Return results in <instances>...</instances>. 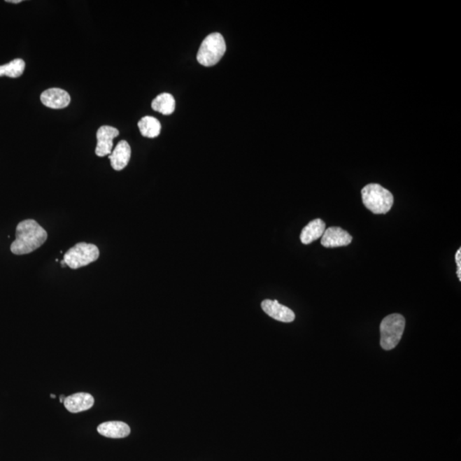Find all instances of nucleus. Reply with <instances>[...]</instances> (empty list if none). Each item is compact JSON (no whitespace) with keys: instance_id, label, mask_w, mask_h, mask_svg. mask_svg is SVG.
Segmentation results:
<instances>
[{"instance_id":"f03ea898","label":"nucleus","mask_w":461,"mask_h":461,"mask_svg":"<svg viewBox=\"0 0 461 461\" xmlns=\"http://www.w3.org/2000/svg\"><path fill=\"white\" fill-rule=\"evenodd\" d=\"M362 202L375 215H385L392 208L394 197L378 184H369L362 190Z\"/></svg>"},{"instance_id":"f257e3e1","label":"nucleus","mask_w":461,"mask_h":461,"mask_svg":"<svg viewBox=\"0 0 461 461\" xmlns=\"http://www.w3.org/2000/svg\"><path fill=\"white\" fill-rule=\"evenodd\" d=\"M48 239V232L36 220H26L19 223L15 231V240L10 250L15 255L34 253L43 246Z\"/></svg>"},{"instance_id":"20e7f679","label":"nucleus","mask_w":461,"mask_h":461,"mask_svg":"<svg viewBox=\"0 0 461 461\" xmlns=\"http://www.w3.org/2000/svg\"><path fill=\"white\" fill-rule=\"evenodd\" d=\"M406 320L400 313L386 316L381 325V346L385 350H391L397 346L404 335Z\"/></svg>"},{"instance_id":"aec40b11","label":"nucleus","mask_w":461,"mask_h":461,"mask_svg":"<svg viewBox=\"0 0 461 461\" xmlns=\"http://www.w3.org/2000/svg\"><path fill=\"white\" fill-rule=\"evenodd\" d=\"M61 266L63 267L67 266V265H66V263L64 261V260H63V261L61 262Z\"/></svg>"},{"instance_id":"6e6552de","label":"nucleus","mask_w":461,"mask_h":461,"mask_svg":"<svg viewBox=\"0 0 461 461\" xmlns=\"http://www.w3.org/2000/svg\"><path fill=\"white\" fill-rule=\"evenodd\" d=\"M352 240L353 238L348 232L338 227H332L325 229L321 238V245L327 248L347 246Z\"/></svg>"},{"instance_id":"7ed1b4c3","label":"nucleus","mask_w":461,"mask_h":461,"mask_svg":"<svg viewBox=\"0 0 461 461\" xmlns=\"http://www.w3.org/2000/svg\"><path fill=\"white\" fill-rule=\"evenodd\" d=\"M227 45L222 34H209L200 45L197 52V61L205 67H211L218 64L226 52Z\"/></svg>"},{"instance_id":"423d86ee","label":"nucleus","mask_w":461,"mask_h":461,"mask_svg":"<svg viewBox=\"0 0 461 461\" xmlns=\"http://www.w3.org/2000/svg\"><path fill=\"white\" fill-rule=\"evenodd\" d=\"M119 135L118 129L111 126H103L97 132V147L95 153L98 157L111 155L113 149L114 139Z\"/></svg>"},{"instance_id":"dca6fc26","label":"nucleus","mask_w":461,"mask_h":461,"mask_svg":"<svg viewBox=\"0 0 461 461\" xmlns=\"http://www.w3.org/2000/svg\"><path fill=\"white\" fill-rule=\"evenodd\" d=\"M25 62L17 58L10 63L0 66V77L7 76L10 78H18L25 71Z\"/></svg>"},{"instance_id":"6ab92c4d","label":"nucleus","mask_w":461,"mask_h":461,"mask_svg":"<svg viewBox=\"0 0 461 461\" xmlns=\"http://www.w3.org/2000/svg\"><path fill=\"white\" fill-rule=\"evenodd\" d=\"M65 398L66 397L64 396V395H62V396L60 397V402H62V404H64Z\"/></svg>"},{"instance_id":"ddd939ff","label":"nucleus","mask_w":461,"mask_h":461,"mask_svg":"<svg viewBox=\"0 0 461 461\" xmlns=\"http://www.w3.org/2000/svg\"><path fill=\"white\" fill-rule=\"evenodd\" d=\"M325 231V223L321 219H315L309 222L301 232L300 239L304 245L315 241L322 237Z\"/></svg>"},{"instance_id":"9d476101","label":"nucleus","mask_w":461,"mask_h":461,"mask_svg":"<svg viewBox=\"0 0 461 461\" xmlns=\"http://www.w3.org/2000/svg\"><path fill=\"white\" fill-rule=\"evenodd\" d=\"M94 397L91 394L79 392L65 398V409L72 413L84 412L94 405Z\"/></svg>"},{"instance_id":"1a4fd4ad","label":"nucleus","mask_w":461,"mask_h":461,"mask_svg":"<svg viewBox=\"0 0 461 461\" xmlns=\"http://www.w3.org/2000/svg\"><path fill=\"white\" fill-rule=\"evenodd\" d=\"M41 100L45 106L52 108H64L71 103V96L60 88L48 89L41 95Z\"/></svg>"},{"instance_id":"9b49d317","label":"nucleus","mask_w":461,"mask_h":461,"mask_svg":"<svg viewBox=\"0 0 461 461\" xmlns=\"http://www.w3.org/2000/svg\"><path fill=\"white\" fill-rule=\"evenodd\" d=\"M98 432L108 439H124L130 435L131 429L124 422L108 421L98 426Z\"/></svg>"},{"instance_id":"2eb2a0df","label":"nucleus","mask_w":461,"mask_h":461,"mask_svg":"<svg viewBox=\"0 0 461 461\" xmlns=\"http://www.w3.org/2000/svg\"><path fill=\"white\" fill-rule=\"evenodd\" d=\"M152 107L162 115H171L176 110V100L171 94H162L153 100Z\"/></svg>"},{"instance_id":"4468645a","label":"nucleus","mask_w":461,"mask_h":461,"mask_svg":"<svg viewBox=\"0 0 461 461\" xmlns=\"http://www.w3.org/2000/svg\"><path fill=\"white\" fill-rule=\"evenodd\" d=\"M138 126L143 136L146 138L154 139L161 133V123L153 116H145L139 122Z\"/></svg>"},{"instance_id":"f3484780","label":"nucleus","mask_w":461,"mask_h":461,"mask_svg":"<svg viewBox=\"0 0 461 461\" xmlns=\"http://www.w3.org/2000/svg\"><path fill=\"white\" fill-rule=\"evenodd\" d=\"M455 261L457 264V276H458L459 281H461V249L457 250Z\"/></svg>"},{"instance_id":"0eeeda50","label":"nucleus","mask_w":461,"mask_h":461,"mask_svg":"<svg viewBox=\"0 0 461 461\" xmlns=\"http://www.w3.org/2000/svg\"><path fill=\"white\" fill-rule=\"evenodd\" d=\"M262 308L267 315L281 322L290 323L295 320L296 315L292 310L281 304L277 300L263 301Z\"/></svg>"},{"instance_id":"f8f14e48","label":"nucleus","mask_w":461,"mask_h":461,"mask_svg":"<svg viewBox=\"0 0 461 461\" xmlns=\"http://www.w3.org/2000/svg\"><path fill=\"white\" fill-rule=\"evenodd\" d=\"M131 147L126 141H120L111 153L110 158L112 168L116 171H121L125 169L130 161Z\"/></svg>"},{"instance_id":"412c9836","label":"nucleus","mask_w":461,"mask_h":461,"mask_svg":"<svg viewBox=\"0 0 461 461\" xmlns=\"http://www.w3.org/2000/svg\"><path fill=\"white\" fill-rule=\"evenodd\" d=\"M51 398H53V399H55V398H56V396H55V395H53V394H52V395H51Z\"/></svg>"},{"instance_id":"a211bd4d","label":"nucleus","mask_w":461,"mask_h":461,"mask_svg":"<svg viewBox=\"0 0 461 461\" xmlns=\"http://www.w3.org/2000/svg\"><path fill=\"white\" fill-rule=\"evenodd\" d=\"M6 2L10 3H19L22 2V0H7Z\"/></svg>"},{"instance_id":"39448f33","label":"nucleus","mask_w":461,"mask_h":461,"mask_svg":"<svg viewBox=\"0 0 461 461\" xmlns=\"http://www.w3.org/2000/svg\"><path fill=\"white\" fill-rule=\"evenodd\" d=\"M99 248L87 243H79L65 253L64 261L72 269H78L94 262L99 257Z\"/></svg>"}]
</instances>
